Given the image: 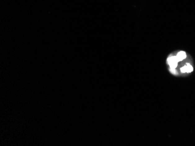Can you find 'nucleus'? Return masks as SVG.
Segmentation results:
<instances>
[{"label": "nucleus", "instance_id": "1", "mask_svg": "<svg viewBox=\"0 0 195 146\" xmlns=\"http://www.w3.org/2000/svg\"><path fill=\"white\" fill-rule=\"evenodd\" d=\"M193 67L190 64H186L180 69V72L183 73H189L193 71Z\"/></svg>", "mask_w": 195, "mask_h": 146}]
</instances>
